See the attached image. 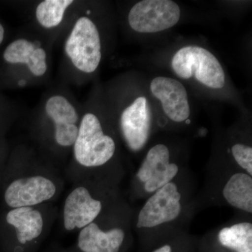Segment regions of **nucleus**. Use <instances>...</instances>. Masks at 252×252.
<instances>
[{
  "label": "nucleus",
  "mask_w": 252,
  "mask_h": 252,
  "mask_svg": "<svg viewBox=\"0 0 252 252\" xmlns=\"http://www.w3.org/2000/svg\"><path fill=\"white\" fill-rule=\"evenodd\" d=\"M47 204L5 209L0 214V249L2 252H35L46 236L51 212Z\"/></svg>",
  "instance_id": "1"
},
{
  "label": "nucleus",
  "mask_w": 252,
  "mask_h": 252,
  "mask_svg": "<svg viewBox=\"0 0 252 252\" xmlns=\"http://www.w3.org/2000/svg\"><path fill=\"white\" fill-rule=\"evenodd\" d=\"M28 172L23 173L13 162L6 165L1 190L5 209L39 206L57 196L61 185L51 172Z\"/></svg>",
  "instance_id": "2"
},
{
  "label": "nucleus",
  "mask_w": 252,
  "mask_h": 252,
  "mask_svg": "<svg viewBox=\"0 0 252 252\" xmlns=\"http://www.w3.org/2000/svg\"><path fill=\"white\" fill-rule=\"evenodd\" d=\"M171 67L180 79H194L208 89L220 90L225 85L226 77L221 64L215 55L201 46L181 48L172 57Z\"/></svg>",
  "instance_id": "3"
},
{
  "label": "nucleus",
  "mask_w": 252,
  "mask_h": 252,
  "mask_svg": "<svg viewBox=\"0 0 252 252\" xmlns=\"http://www.w3.org/2000/svg\"><path fill=\"white\" fill-rule=\"evenodd\" d=\"M73 152L79 166L96 168L112 160L116 152L115 141L104 133L98 117L87 113L81 119Z\"/></svg>",
  "instance_id": "4"
},
{
  "label": "nucleus",
  "mask_w": 252,
  "mask_h": 252,
  "mask_svg": "<svg viewBox=\"0 0 252 252\" xmlns=\"http://www.w3.org/2000/svg\"><path fill=\"white\" fill-rule=\"evenodd\" d=\"M64 50L79 70L92 73L97 69L102 59L100 36L90 18L84 16L77 20L66 41Z\"/></svg>",
  "instance_id": "5"
},
{
  "label": "nucleus",
  "mask_w": 252,
  "mask_h": 252,
  "mask_svg": "<svg viewBox=\"0 0 252 252\" xmlns=\"http://www.w3.org/2000/svg\"><path fill=\"white\" fill-rule=\"evenodd\" d=\"M181 14L180 6L172 0H142L131 8L128 23L137 32L152 34L174 27Z\"/></svg>",
  "instance_id": "6"
},
{
  "label": "nucleus",
  "mask_w": 252,
  "mask_h": 252,
  "mask_svg": "<svg viewBox=\"0 0 252 252\" xmlns=\"http://www.w3.org/2000/svg\"><path fill=\"white\" fill-rule=\"evenodd\" d=\"M103 209L100 199L94 196L86 184L76 185L63 204V223L68 232L79 231L98 218Z\"/></svg>",
  "instance_id": "7"
},
{
  "label": "nucleus",
  "mask_w": 252,
  "mask_h": 252,
  "mask_svg": "<svg viewBox=\"0 0 252 252\" xmlns=\"http://www.w3.org/2000/svg\"><path fill=\"white\" fill-rule=\"evenodd\" d=\"M181 198L178 187L172 182L158 189L141 209L137 228H154L175 220L182 212Z\"/></svg>",
  "instance_id": "8"
},
{
  "label": "nucleus",
  "mask_w": 252,
  "mask_h": 252,
  "mask_svg": "<svg viewBox=\"0 0 252 252\" xmlns=\"http://www.w3.org/2000/svg\"><path fill=\"white\" fill-rule=\"evenodd\" d=\"M121 131L127 147L139 152L148 142L152 125V112L148 99L136 97L121 114Z\"/></svg>",
  "instance_id": "9"
},
{
  "label": "nucleus",
  "mask_w": 252,
  "mask_h": 252,
  "mask_svg": "<svg viewBox=\"0 0 252 252\" xmlns=\"http://www.w3.org/2000/svg\"><path fill=\"white\" fill-rule=\"evenodd\" d=\"M179 172L178 165L170 162L168 147L158 144L149 149L141 164L137 177L148 193H154L170 183Z\"/></svg>",
  "instance_id": "10"
},
{
  "label": "nucleus",
  "mask_w": 252,
  "mask_h": 252,
  "mask_svg": "<svg viewBox=\"0 0 252 252\" xmlns=\"http://www.w3.org/2000/svg\"><path fill=\"white\" fill-rule=\"evenodd\" d=\"M149 89L160 102L164 114L172 122H185L190 117L188 93L180 81L159 76L151 81Z\"/></svg>",
  "instance_id": "11"
},
{
  "label": "nucleus",
  "mask_w": 252,
  "mask_h": 252,
  "mask_svg": "<svg viewBox=\"0 0 252 252\" xmlns=\"http://www.w3.org/2000/svg\"><path fill=\"white\" fill-rule=\"evenodd\" d=\"M122 227L104 229L94 220L79 231L77 250L79 252H119L125 241Z\"/></svg>",
  "instance_id": "12"
},
{
  "label": "nucleus",
  "mask_w": 252,
  "mask_h": 252,
  "mask_svg": "<svg viewBox=\"0 0 252 252\" xmlns=\"http://www.w3.org/2000/svg\"><path fill=\"white\" fill-rule=\"evenodd\" d=\"M223 195L231 206L248 213H252L251 176L243 172H238L232 175L223 187Z\"/></svg>",
  "instance_id": "13"
},
{
  "label": "nucleus",
  "mask_w": 252,
  "mask_h": 252,
  "mask_svg": "<svg viewBox=\"0 0 252 252\" xmlns=\"http://www.w3.org/2000/svg\"><path fill=\"white\" fill-rule=\"evenodd\" d=\"M219 240L222 246L235 252H252V224L241 222L220 230Z\"/></svg>",
  "instance_id": "14"
},
{
  "label": "nucleus",
  "mask_w": 252,
  "mask_h": 252,
  "mask_svg": "<svg viewBox=\"0 0 252 252\" xmlns=\"http://www.w3.org/2000/svg\"><path fill=\"white\" fill-rule=\"evenodd\" d=\"M46 112L56 126L77 125L79 121L75 108L65 97L55 95L50 97L46 104Z\"/></svg>",
  "instance_id": "15"
},
{
  "label": "nucleus",
  "mask_w": 252,
  "mask_h": 252,
  "mask_svg": "<svg viewBox=\"0 0 252 252\" xmlns=\"http://www.w3.org/2000/svg\"><path fill=\"white\" fill-rule=\"evenodd\" d=\"M72 0H46L41 1L36 9V18L41 26L46 28L57 27L62 22L66 9Z\"/></svg>",
  "instance_id": "16"
},
{
  "label": "nucleus",
  "mask_w": 252,
  "mask_h": 252,
  "mask_svg": "<svg viewBox=\"0 0 252 252\" xmlns=\"http://www.w3.org/2000/svg\"><path fill=\"white\" fill-rule=\"evenodd\" d=\"M36 47L39 46L26 39H16L6 46L2 59L6 64H27Z\"/></svg>",
  "instance_id": "17"
},
{
  "label": "nucleus",
  "mask_w": 252,
  "mask_h": 252,
  "mask_svg": "<svg viewBox=\"0 0 252 252\" xmlns=\"http://www.w3.org/2000/svg\"><path fill=\"white\" fill-rule=\"evenodd\" d=\"M232 155L235 162L242 168L246 170L250 176H252V148L245 144H235L231 148Z\"/></svg>",
  "instance_id": "18"
},
{
  "label": "nucleus",
  "mask_w": 252,
  "mask_h": 252,
  "mask_svg": "<svg viewBox=\"0 0 252 252\" xmlns=\"http://www.w3.org/2000/svg\"><path fill=\"white\" fill-rule=\"evenodd\" d=\"M30 71L36 77H41L47 70L46 53L42 48L36 47L27 64Z\"/></svg>",
  "instance_id": "19"
},
{
  "label": "nucleus",
  "mask_w": 252,
  "mask_h": 252,
  "mask_svg": "<svg viewBox=\"0 0 252 252\" xmlns=\"http://www.w3.org/2000/svg\"><path fill=\"white\" fill-rule=\"evenodd\" d=\"M6 165H7V163H6L4 144L0 140V191H1V187H2Z\"/></svg>",
  "instance_id": "20"
},
{
  "label": "nucleus",
  "mask_w": 252,
  "mask_h": 252,
  "mask_svg": "<svg viewBox=\"0 0 252 252\" xmlns=\"http://www.w3.org/2000/svg\"><path fill=\"white\" fill-rule=\"evenodd\" d=\"M5 37V30L3 25L0 23V46L4 41Z\"/></svg>",
  "instance_id": "21"
},
{
  "label": "nucleus",
  "mask_w": 252,
  "mask_h": 252,
  "mask_svg": "<svg viewBox=\"0 0 252 252\" xmlns=\"http://www.w3.org/2000/svg\"><path fill=\"white\" fill-rule=\"evenodd\" d=\"M154 252H172V249L170 245H164Z\"/></svg>",
  "instance_id": "22"
},
{
  "label": "nucleus",
  "mask_w": 252,
  "mask_h": 252,
  "mask_svg": "<svg viewBox=\"0 0 252 252\" xmlns=\"http://www.w3.org/2000/svg\"><path fill=\"white\" fill-rule=\"evenodd\" d=\"M53 252H79L77 251V249L74 250H58V251H55Z\"/></svg>",
  "instance_id": "23"
},
{
  "label": "nucleus",
  "mask_w": 252,
  "mask_h": 252,
  "mask_svg": "<svg viewBox=\"0 0 252 252\" xmlns=\"http://www.w3.org/2000/svg\"><path fill=\"white\" fill-rule=\"evenodd\" d=\"M25 84H26V81L21 80L19 82H18V85H19L20 86H24Z\"/></svg>",
  "instance_id": "24"
},
{
  "label": "nucleus",
  "mask_w": 252,
  "mask_h": 252,
  "mask_svg": "<svg viewBox=\"0 0 252 252\" xmlns=\"http://www.w3.org/2000/svg\"><path fill=\"white\" fill-rule=\"evenodd\" d=\"M1 129L0 128V134H1Z\"/></svg>",
  "instance_id": "25"
}]
</instances>
